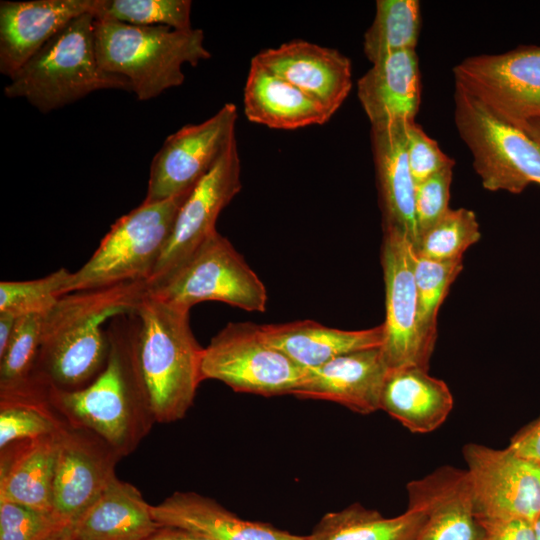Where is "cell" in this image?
Returning a JSON list of instances; mask_svg holds the SVG:
<instances>
[{"instance_id":"6da1fadb","label":"cell","mask_w":540,"mask_h":540,"mask_svg":"<svg viewBox=\"0 0 540 540\" xmlns=\"http://www.w3.org/2000/svg\"><path fill=\"white\" fill-rule=\"evenodd\" d=\"M188 310L147 293L136 308L112 323L137 396L151 420L182 419L193 404L201 377L203 347L190 327Z\"/></svg>"},{"instance_id":"7a4b0ae2","label":"cell","mask_w":540,"mask_h":540,"mask_svg":"<svg viewBox=\"0 0 540 540\" xmlns=\"http://www.w3.org/2000/svg\"><path fill=\"white\" fill-rule=\"evenodd\" d=\"M147 291L146 282H129L61 296L44 315L33 378L62 390L89 384L107 361L103 323L132 312Z\"/></svg>"},{"instance_id":"3957f363","label":"cell","mask_w":540,"mask_h":540,"mask_svg":"<svg viewBox=\"0 0 540 540\" xmlns=\"http://www.w3.org/2000/svg\"><path fill=\"white\" fill-rule=\"evenodd\" d=\"M94 37L101 68L127 78L140 101L181 86L183 65L197 66L211 57L199 28L176 30L95 18Z\"/></svg>"},{"instance_id":"277c9868","label":"cell","mask_w":540,"mask_h":540,"mask_svg":"<svg viewBox=\"0 0 540 540\" xmlns=\"http://www.w3.org/2000/svg\"><path fill=\"white\" fill-rule=\"evenodd\" d=\"M94 20V15L84 14L71 21L9 78L5 96L23 98L49 113L98 90L131 91L127 78L101 68Z\"/></svg>"},{"instance_id":"5b68a950","label":"cell","mask_w":540,"mask_h":540,"mask_svg":"<svg viewBox=\"0 0 540 540\" xmlns=\"http://www.w3.org/2000/svg\"><path fill=\"white\" fill-rule=\"evenodd\" d=\"M191 190L165 200L143 201L117 219L87 262L70 273L64 295L129 282L147 283Z\"/></svg>"},{"instance_id":"8992f818","label":"cell","mask_w":540,"mask_h":540,"mask_svg":"<svg viewBox=\"0 0 540 540\" xmlns=\"http://www.w3.org/2000/svg\"><path fill=\"white\" fill-rule=\"evenodd\" d=\"M107 336L109 351L101 372L76 390L48 385V401L70 427L94 433L123 456L147 430L150 417L137 396L118 343L111 334Z\"/></svg>"},{"instance_id":"52a82bcc","label":"cell","mask_w":540,"mask_h":540,"mask_svg":"<svg viewBox=\"0 0 540 540\" xmlns=\"http://www.w3.org/2000/svg\"><path fill=\"white\" fill-rule=\"evenodd\" d=\"M454 119L485 189L519 194L540 184V144L456 86Z\"/></svg>"},{"instance_id":"ba28073f","label":"cell","mask_w":540,"mask_h":540,"mask_svg":"<svg viewBox=\"0 0 540 540\" xmlns=\"http://www.w3.org/2000/svg\"><path fill=\"white\" fill-rule=\"evenodd\" d=\"M148 294L190 311L205 301L223 302L249 312H263L267 290L231 242L215 231L167 279Z\"/></svg>"},{"instance_id":"9c48e42d","label":"cell","mask_w":540,"mask_h":540,"mask_svg":"<svg viewBox=\"0 0 540 540\" xmlns=\"http://www.w3.org/2000/svg\"><path fill=\"white\" fill-rule=\"evenodd\" d=\"M305 369L264 338L260 325L229 322L203 349L202 380H218L236 392L266 397L291 394Z\"/></svg>"},{"instance_id":"30bf717a","label":"cell","mask_w":540,"mask_h":540,"mask_svg":"<svg viewBox=\"0 0 540 540\" xmlns=\"http://www.w3.org/2000/svg\"><path fill=\"white\" fill-rule=\"evenodd\" d=\"M455 86L501 120L523 130L540 118V46L478 55L453 68Z\"/></svg>"},{"instance_id":"8fae6325","label":"cell","mask_w":540,"mask_h":540,"mask_svg":"<svg viewBox=\"0 0 540 540\" xmlns=\"http://www.w3.org/2000/svg\"><path fill=\"white\" fill-rule=\"evenodd\" d=\"M462 453L480 522L521 520L534 524L540 516L539 463L509 447L468 443Z\"/></svg>"},{"instance_id":"7c38bea8","label":"cell","mask_w":540,"mask_h":540,"mask_svg":"<svg viewBox=\"0 0 540 540\" xmlns=\"http://www.w3.org/2000/svg\"><path fill=\"white\" fill-rule=\"evenodd\" d=\"M237 108L224 104L213 116L170 134L155 154L145 202L172 198L191 190L236 138Z\"/></svg>"},{"instance_id":"4fadbf2b","label":"cell","mask_w":540,"mask_h":540,"mask_svg":"<svg viewBox=\"0 0 540 540\" xmlns=\"http://www.w3.org/2000/svg\"><path fill=\"white\" fill-rule=\"evenodd\" d=\"M241 187V161L235 138L180 207L162 254L147 281L148 289L167 279L217 231L218 216Z\"/></svg>"},{"instance_id":"5bb4252c","label":"cell","mask_w":540,"mask_h":540,"mask_svg":"<svg viewBox=\"0 0 540 540\" xmlns=\"http://www.w3.org/2000/svg\"><path fill=\"white\" fill-rule=\"evenodd\" d=\"M415 249L396 228H383L381 265L385 284V340L381 347L389 369H429L418 330V299L414 274Z\"/></svg>"},{"instance_id":"9a60e30c","label":"cell","mask_w":540,"mask_h":540,"mask_svg":"<svg viewBox=\"0 0 540 540\" xmlns=\"http://www.w3.org/2000/svg\"><path fill=\"white\" fill-rule=\"evenodd\" d=\"M119 457L94 433L64 424L59 431L52 486L54 515L71 525L116 475Z\"/></svg>"},{"instance_id":"2e32d148","label":"cell","mask_w":540,"mask_h":540,"mask_svg":"<svg viewBox=\"0 0 540 540\" xmlns=\"http://www.w3.org/2000/svg\"><path fill=\"white\" fill-rule=\"evenodd\" d=\"M408 507L423 512L414 540H484L467 470L444 465L407 486Z\"/></svg>"},{"instance_id":"e0dca14e","label":"cell","mask_w":540,"mask_h":540,"mask_svg":"<svg viewBox=\"0 0 540 540\" xmlns=\"http://www.w3.org/2000/svg\"><path fill=\"white\" fill-rule=\"evenodd\" d=\"M252 59L321 104L332 116L352 88L350 59L336 49L305 40L262 50Z\"/></svg>"},{"instance_id":"ac0fdd59","label":"cell","mask_w":540,"mask_h":540,"mask_svg":"<svg viewBox=\"0 0 540 540\" xmlns=\"http://www.w3.org/2000/svg\"><path fill=\"white\" fill-rule=\"evenodd\" d=\"M100 0L0 2V72L11 78L71 21L97 14Z\"/></svg>"},{"instance_id":"d6986e66","label":"cell","mask_w":540,"mask_h":540,"mask_svg":"<svg viewBox=\"0 0 540 540\" xmlns=\"http://www.w3.org/2000/svg\"><path fill=\"white\" fill-rule=\"evenodd\" d=\"M388 371L381 347L355 351L305 369L304 377L292 395L335 402L367 415L380 409Z\"/></svg>"},{"instance_id":"ffe728a7","label":"cell","mask_w":540,"mask_h":540,"mask_svg":"<svg viewBox=\"0 0 540 540\" xmlns=\"http://www.w3.org/2000/svg\"><path fill=\"white\" fill-rule=\"evenodd\" d=\"M411 123V122H410ZM405 122L371 126V144L382 212V227L396 228L418 244L416 183L409 167Z\"/></svg>"},{"instance_id":"44dd1931","label":"cell","mask_w":540,"mask_h":540,"mask_svg":"<svg viewBox=\"0 0 540 540\" xmlns=\"http://www.w3.org/2000/svg\"><path fill=\"white\" fill-rule=\"evenodd\" d=\"M357 96L371 126L415 121L421 100L416 50L389 54L358 80Z\"/></svg>"},{"instance_id":"7402d4cb","label":"cell","mask_w":540,"mask_h":540,"mask_svg":"<svg viewBox=\"0 0 540 540\" xmlns=\"http://www.w3.org/2000/svg\"><path fill=\"white\" fill-rule=\"evenodd\" d=\"M151 513L159 525H173L210 540H306L269 524L238 517L212 498L195 492H174Z\"/></svg>"},{"instance_id":"603a6c76","label":"cell","mask_w":540,"mask_h":540,"mask_svg":"<svg viewBox=\"0 0 540 540\" xmlns=\"http://www.w3.org/2000/svg\"><path fill=\"white\" fill-rule=\"evenodd\" d=\"M268 343L304 369L321 366L355 351L382 347L384 324L363 330H342L312 320L260 325Z\"/></svg>"},{"instance_id":"cb8c5ba5","label":"cell","mask_w":540,"mask_h":540,"mask_svg":"<svg viewBox=\"0 0 540 540\" xmlns=\"http://www.w3.org/2000/svg\"><path fill=\"white\" fill-rule=\"evenodd\" d=\"M158 527L141 492L116 475L70 525L76 540H145Z\"/></svg>"},{"instance_id":"d4e9b609","label":"cell","mask_w":540,"mask_h":540,"mask_svg":"<svg viewBox=\"0 0 540 540\" xmlns=\"http://www.w3.org/2000/svg\"><path fill=\"white\" fill-rule=\"evenodd\" d=\"M60 429L1 450L0 501L53 513L52 486Z\"/></svg>"},{"instance_id":"484cf974","label":"cell","mask_w":540,"mask_h":540,"mask_svg":"<svg viewBox=\"0 0 540 540\" xmlns=\"http://www.w3.org/2000/svg\"><path fill=\"white\" fill-rule=\"evenodd\" d=\"M453 408L447 384L419 367L389 369L380 409L412 433H429L440 427Z\"/></svg>"},{"instance_id":"4316f807","label":"cell","mask_w":540,"mask_h":540,"mask_svg":"<svg viewBox=\"0 0 540 540\" xmlns=\"http://www.w3.org/2000/svg\"><path fill=\"white\" fill-rule=\"evenodd\" d=\"M247 119L272 129L323 125L332 115L318 102L253 59L243 94Z\"/></svg>"},{"instance_id":"83f0119b","label":"cell","mask_w":540,"mask_h":540,"mask_svg":"<svg viewBox=\"0 0 540 540\" xmlns=\"http://www.w3.org/2000/svg\"><path fill=\"white\" fill-rule=\"evenodd\" d=\"M425 520L423 512L407 507L395 517H384L360 503L326 513L306 540H414Z\"/></svg>"},{"instance_id":"f1b7e54d","label":"cell","mask_w":540,"mask_h":540,"mask_svg":"<svg viewBox=\"0 0 540 540\" xmlns=\"http://www.w3.org/2000/svg\"><path fill=\"white\" fill-rule=\"evenodd\" d=\"M421 28L417 0H378L371 26L364 34L363 50L373 64L403 50H415Z\"/></svg>"},{"instance_id":"f546056e","label":"cell","mask_w":540,"mask_h":540,"mask_svg":"<svg viewBox=\"0 0 540 540\" xmlns=\"http://www.w3.org/2000/svg\"><path fill=\"white\" fill-rule=\"evenodd\" d=\"M463 269V258L432 260L415 254L414 274L418 299V330L428 363L437 339V316L448 290Z\"/></svg>"},{"instance_id":"4dcf8cb0","label":"cell","mask_w":540,"mask_h":540,"mask_svg":"<svg viewBox=\"0 0 540 540\" xmlns=\"http://www.w3.org/2000/svg\"><path fill=\"white\" fill-rule=\"evenodd\" d=\"M44 315L17 318L9 344L0 356V395L18 393L33 380L39 355Z\"/></svg>"},{"instance_id":"1f68e13d","label":"cell","mask_w":540,"mask_h":540,"mask_svg":"<svg viewBox=\"0 0 540 540\" xmlns=\"http://www.w3.org/2000/svg\"><path fill=\"white\" fill-rule=\"evenodd\" d=\"M191 6L190 0H100L95 18L186 30L192 28Z\"/></svg>"},{"instance_id":"d6a6232c","label":"cell","mask_w":540,"mask_h":540,"mask_svg":"<svg viewBox=\"0 0 540 540\" xmlns=\"http://www.w3.org/2000/svg\"><path fill=\"white\" fill-rule=\"evenodd\" d=\"M481 237L479 223L472 210L449 209L445 216L427 231L415 248V254L432 260L463 258L468 247Z\"/></svg>"},{"instance_id":"836d02e7","label":"cell","mask_w":540,"mask_h":540,"mask_svg":"<svg viewBox=\"0 0 540 540\" xmlns=\"http://www.w3.org/2000/svg\"><path fill=\"white\" fill-rule=\"evenodd\" d=\"M71 272L60 268L49 275L26 281L0 282V312L16 317L31 314L45 315L64 295Z\"/></svg>"},{"instance_id":"e575fe53","label":"cell","mask_w":540,"mask_h":540,"mask_svg":"<svg viewBox=\"0 0 540 540\" xmlns=\"http://www.w3.org/2000/svg\"><path fill=\"white\" fill-rule=\"evenodd\" d=\"M66 526L53 513L0 501V540H44Z\"/></svg>"},{"instance_id":"d590c367","label":"cell","mask_w":540,"mask_h":540,"mask_svg":"<svg viewBox=\"0 0 540 540\" xmlns=\"http://www.w3.org/2000/svg\"><path fill=\"white\" fill-rule=\"evenodd\" d=\"M453 167L448 166L416 184L415 219L418 243L421 237L437 224L450 209L449 197Z\"/></svg>"},{"instance_id":"8d00e7d4","label":"cell","mask_w":540,"mask_h":540,"mask_svg":"<svg viewBox=\"0 0 540 540\" xmlns=\"http://www.w3.org/2000/svg\"><path fill=\"white\" fill-rule=\"evenodd\" d=\"M406 150L411 174L416 184L448 166L455 165V161L446 155L438 143L430 138L415 121L406 126Z\"/></svg>"},{"instance_id":"74e56055","label":"cell","mask_w":540,"mask_h":540,"mask_svg":"<svg viewBox=\"0 0 540 540\" xmlns=\"http://www.w3.org/2000/svg\"><path fill=\"white\" fill-rule=\"evenodd\" d=\"M485 529L484 540H537L533 523L511 520L480 522Z\"/></svg>"},{"instance_id":"f35d334b","label":"cell","mask_w":540,"mask_h":540,"mask_svg":"<svg viewBox=\"0 0 540 540\" xmlns=\"http://www.w3.org/2000/svg\"><path fill=\"white\" fill-rule=\"evenodd\" d=\"M507 447L540 464V415L517 431Z\"/></svg>"},{"instance_id":"ab89813d","label":"cell","mask_w":540,"mask_h":540,"mask_svg":"<svg viewBox=\"0 0 540 540\" xmlns=\"http://www.w3.org/2000/svg\"><path fill=\"white\" fill-rule=\"evenodd\" d=\"M145 540H210L191 530L173 526L159 525Z\"/></svg>"},{"instance_id":"60d3db41","label":"cell","mask_w":540,"mask_h":540,"mask_svg":"<svg viewBox=\"0 0 540 540\" xmlns=\"http://www.w3.org/2000/svg\"><path fill=\"white\" fill-rule=\"evenodd\" d=\"M17 318L10 313L0 312V356L9 344Z\"/></svg>"},{"instance_id":"b9f144b4","label":"cell","mask_w":540,"mask_h":540,"mask_svg":"<svg viewBox=\"0 0 540 540\" xmlns=\"http://www.w3.org/2000/svg\"><path fill=\"white\" fill-rule=\"evenodd\" d=\"M523 131L540 144V118L529 121Z\"/></svg>"},{"instance_id":"7bdbcfd3","label":"cell","mask_w":540,"mask_h":540,"mask_svg":"<svg viewBox=\"0 0 540 540\" xmlns=\"http://www.w3.org/2000/svg\"><path fill=\"white\" fill-rule=\"evenodd\" d=\"M44 540H76V539L72 535L70 526H66L55 531Z\"/></svg>"},{"instance_id":"ee69618b","label":"cell","mask_w":540,"mask_h":540,"mask_svg":"<svg viewBox=\"0 0 540 540\" xmlns=\"http://www.w3.org/2000/svg\"><path fill=\"white\" fill-rule=\"evenodd\" d=\"M534 530L537 537V540H540V516L538 519L534 522Z\"/></svg>"}]
</instances>
